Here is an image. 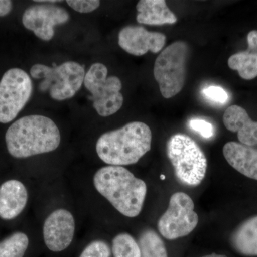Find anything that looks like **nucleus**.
<instances>
[{
	"label": "nucleus",
	"instance_id": "39448f33",
	"mask_svg": "<svg viewBox=\"0 0 257 257\" xmlns=\"http://www.w3.org/2000/svg\"><path fill=\"white\" fill-rule=\"evenodd\" d=\"M85 74L84 67L73 61L54 67L36 64L30 69L32 78L41 80L39 89L49 92L50 97L57 101L73 97L84 84Z\"/></svg>",
	"mask_w": 257,
	"mask_h": 257
},
{
	"label": "nucleus",
	"instance_id": "c756f323",
	"mask_svg": "<svg viewBox=\"0 0 257 257\" xmlns=\"http://www.w3.org/2000/svg\"><path fill=\"white\" fill-rule=\"evenodd\" d=\"M161 178H162V179H165V176H163V175L161 176Z\"/></svg>",
	"mask_w": 257,
	"mask_h": 257
},
{
	"label": "nucleus",
	"instance_id": "aec40b11",
	"mask_svg": "<svg viewBox=\"0 0 257 257\" xmlns=\"http://www.w3.org/2000/svg\"><path fill=\"white\" fill-rule=\"evenodd\" d=\"M28 246V236L15 232L0 242V257H23Z\"/></svg>",
	"mask_w": 257,
	"mask_h": 257
},
{
	"label": "nucleus",
	"instance_id": "dca6fc26",
	"mask_svg": "<svg viewBox=\"0 0 257 257\" xmlns=\"http://www.w3.org/2000/svg\"><path fill=\"white\" fill-rule=\"evenodd\" d=\"M229 242L236 253L257 256V214L241 221L230 234Z\"/></svg>",
	"mask_w": 257,
	"mask_h": 257
},
{
	"label": "nucleus",
	"instance_id": "2eb2a0df",
	"mask_svg": "<svg viewBox=\"0 0 257 257\" xmlns=\"http://www.w3.org/2000/svg\"><path fill=\"white\" fill-rule=\"evenodd\" d=\"M28 200L26 187L18 180H8L0 186V218L15 219L23 212Z\"/></svg>",
	"mask_w": 257,
	"mask_h": 257
},
{
	"label": "nucleus",
	"instance_id": "ddd939ff",
	"mask_svg": "<svg viewBox=\"0 0 257 257\" xmlns=\"http://www.w3.org/2000/svg\"><path fill=\"white\" fill-rule=\"evenodd\" d=\"M226 162L246 178L257 181V148L236 142H229L223 147Z\"/></svg>",
	"mask_w": 257,
	"mask_h": 257
},
{
	"label": "nucleus",
	"instance_id": "9d476101",
	"mask_svg": "<svg viewBox=\"0 0 257 257\" xmlns=\"http://www.w3.org/2000/svg\"><path fill=\"white\" fill-rule=\"evenodd\" d=\"M69 20L64 8L52 4H38L29 7L23 16L24 26L43 41H50L55 36V27Z\"/></svg>",
	"mask_w": 257,
	"mask_h": 257
},
{
	"label": "nucleus",
	"instance_id": "9b49d317",
	"mask_svg": "<svg viewBox=\"0 0 257 257\" xmlns=\"http://www.w3.org/2000/svg\"><path fill=\"white\" fill-rule=\"evenodd\" d=\"M75 222L72 214L66 209H57L45 221L44 241L47 248L54 252L64 251L73 240Z\"/></svg>",
	"mask_w": 257,
	"mask_h": 257
},
{
	"label": "nucleus",
	"instance_id": "bb28decb",
	"mask_svg": "<svg viewBox=\"0 0 257 257\" xmlns=\"http://www.w3.org/2000/svg\"><path fill=\"white\" fill-rule=\"evenodd\" d=\"M248 47L257 48V31L253 30L251 31L247 35Z\"/></svg>",
	"mask_w": 257,
	"mask_h": 257
},
{
	"label": "nucleus",
	"instance_id": "4be33fe9",
	"mask_svg": "<svg viewBox=\"0 0 257 257\" xmlns=\"http://www.w3.org/2000/svg\"><path fill=\"white\" fill-rule=\"evenodd\" d=\"M109 245L101 240H96L84 248L79 257H110Z\"/></svg>",
	"mask_w": 257,
	"mask_h": 257
},
{
	"label": "nucleus",
	"instance_id": "393cba45",
	"mask_svg": "<svg viewBox=\"0 0 257 257\" xmlns=\"http://www.w3.org/2000/svg\"><path fill=\"white\" fill-rule=\"evenodd\" d=\"M67 5L80 13H90L99 8L100 1L98 0H69Z\"/></svg>",
	"mask_w": 257,
	"mask_h": 257
},
{
	"label": "nucleus",
	"instance_id": "6ab92c4d",
	"mask_svg": "<svg viewBox=\"0 0 257 257\" xmlns=\"http://www.w3.org/2000/svg\"><path fill=\"white\" fill-rule=\"evenodd\" d=\"M138 244L142 257H168L164 241L153 230L144 231L140 235Z\"/></svg>",
	"mask_w": 257,
	"mask_h": 257
},
{
	"label": "nucleus",
	"instance_id": "7ed1b4c3",
	"mask_svg": "<svg viewBox=\"0 0 257 257\" xmlns=\"http://www.w3.org/2000/svg\"><path fill=\"white\" fill-rule=\"evenodd\" d=\"M152 135L150 126L142 121H133L122 127L101 135L96 151L107 165H134L151 150Z\"/></svg>",
	"mask_w": 257,
	"mask_h": 257
},
{
	"label": "nucleus",
	"instance_id": "f257e3e1",
	"mask_svg": "<svg viewBox=\"0 0 257 257\" xmlns=\"http://www.w3.org/2000/svg\"><path fill=\"white\" fill-rule=\"evenodd\" d=\"M5 142L10 155L28 158L55 151L60 146V130L50 118L30 115L15 121L8 128Z\"/></svg>",
	"mask_w": 257,
	"mask_h": 257
},
{
	"label": "nucleus",
	"instance_id": "412c9836",
	"mask_svg": "<svg viewBox=\"0 0 257 257\" xmlns=\"http://www.w3.org/2000/svg\"><path fill=\"white\" fill-rule=\"evenodd\" d=\"M114 257H142L139 244L131 235L121 233L112 240Z\"/></svg>",
	"mask_w": 257,
	"mask_h": 257
},
{
	"label": "nucleus",
	"instance_id": "f3484780",
	"mask_svg": "<svg viewBox=\"0 0 257 257\" xmlns=\"http://www.w3.org/2000/svg\"><path fill=\"white\" fill-rule=\"evenodd\" d=\"M137 20L143 25H172L177 22L176 15L171 11L165 0H140L137 5Z\"/></svg>",
	"mask_w": 257,
	"mask_h": 257
},
{
	"label": "nucleus",
	"instance_id": "6e6552de",
	"mask_svg": "<svg viewBox=\"0 0 257 257\" xmlns=\"http://www.w3.org/2000/svg\"><path fill=\"white\" fill-rule=\"evenodd\" d=\"M33 85L30 76L23 69L7 71L0 81V123L13 121L31 97Z\"/></svg>",
	"mask_w": 257,
	"mask_h": 257
},
{
	"label": "nucleus",
	"instance_id": "b1692460",
	"mask_svg": "<svg viewBox=\"0 0 257 257\" xmlns=\"http://www.w3.org/2000/svg\"><path fill=\"white\" fill-rule=\"evenodd\" d=\"M202 94L209 100L219 104H224L229 99L227 92L223 88L217 86H210L204 88L202 90Z\"/></svg>",
	"mask_w": 257,
	"mask_h": 257
},
{
	"label": "nucleus",
	"instance_id": "a878e982",
	"mask_svg": "<svg viewBox=\"0 0 257 257\" xmlns=\"http://www.w3.org/2000/svg\"><path fill=\"white\" fill-rule=\"evenodd\" d=\"M13 9V3L9 0H0V17L9 14Z\"/></svg>",
	"mask_w": 257,
	"mask_h": 257
},
{
	"label": "nucleus",
	"instance_id": "c85d7f7f",
	"mask_svg": "<svg viewBox=\"0 0 257 257\" xmlns=\"http://www.w3.org/2000/svg\"><path fill=\"white\" fill-rule=\"evenodd\" d=\"M202 257H227L226 255L217 254V253H211V254L206 255V256Z\"/></svg>",
	"mask_w": 257,
	"mask_h": 257
},
{
	"label": "nucleus",
	"instance_id": "cd10ccee",
	"mask_svg": "<svg viewBox=\"0 0 257 257\" xmlns=\"http://www.w3.org/2000/svg\"><path fill=\"white\" fill-rule=\"evenodd\" d=\"M35 3H61V1H56V0H37V1H35Z\"/></svg>",
	"mask_w": 257,
	"mask_h": 257
},
{
	"label": "nucleus",
	"instance_id": "4468645a",
	"mask_svg": "<svg viewBox=\"0 0 257 257\" xmlns=\"http://www.w3.org/2000/svg\"><path fill=\"white\" fill-rule=\"evenodd\" d=\"M223 121L228 130L237 133L240 143L250 147L257 146V121L251 119L243 107L229 106L225 111Z\"/></svg>",
	"mask_w": 257,
	"mask_h": 257
},
{
	"label": "nucleus",
	"instance_id": "5701e85b",
	"mask_svg": "<svg viewBox=\"0 0 257 257\" xmlns=\"http://www.w3.org/2000/svg\"><path fill=\"white\" fill-rule=\"evenodd\" d=\"M189 126L204 138L209 139L213 137L214 128L209 121L202 119H192L189 121Z\"/></svg>",
	"mask_w": 257,
	"mask_h": 257
},
{
	"label": "nucleus",
	"instance_id": "1a4fd4ad",
	"mask_svg": "<svg viewBox=\"0 0 257 257\" xmlns=\"http://www.w3.org/2000/svg\"><path fill=\"white\" fill-rule=\"evenodd\" d=\"M199 222L192 198L184 192H176L169 207L158 221V230L165 239L175 240L192 232Z\"/></svg>",
	"mask_w": 257,
	"mask_h": 257
},
{
	"label": "nucleus",
	"instance_id": "a211bd4d",
	"mask_svg": "<svg viewBox=\"0 0 257 257\" xmlns=\"http://www.w3.org/2000/svg\"><path fill=\"white\" fill-rule=\"evenodd\" d=\"M229 68L236 70L240 77L251 80L257 77V48L248 47L247 50L231 55L228 60Z\"/></svg>",
	"mask_w": 257,
	"mask_h": 257
},
{
	"label": "nucleus",
	"instance_id": "20e7f679",
	"mask_svg": "<svg viewBox=\"0 0 257 257\" xmlns=\"http://www.w3.org/2000/svg\"><path fill=\"white\" fill-rule=\"evenodd\" d=\"M167 153L179 182L191 187L201 184L207 173V160L194 140L176 134L167 142Z\"/></svg>",
	"mask_w": 257,
	"mask_h": 257
},
{
	"label": "nucleus",
	"instance_id": "0eeeda50",
	"mask_svg": "<svg viewBox=\"0 0 257 257\" xmlns=\"http://www.w3.org/2000/svg\"><path fill=\"white\" fill-rule=\"evenodd\" d=\"M107 74L104 64L94 63L86 73L84 81L86 89L92 94L93 107L103 117L117 112L124 102L121 80L116 76L108 77Z\"/></svg>",
	"mask_w": 257,
	"mask_h": 257
},
{
	"label": "nucleus",
	"instance_id": "423d86ee",
	"mask_svg": "<svg viewBox=\"0 0 257 257\" xmlns=\"http://www.w3.org/2000/svg\"><path fill=\"white\" fill-rule=\"evenodd\" d=\"M189 48L183 41L171 44L161 52L154 65V76L162 95L170 99L183 89L187 78Z\"/></svg>",
	"mask_w": 257,
	"mask_h": 257
},
{
	"label": "nucleus",
	"instance_id": "f03ea898",
	"mask_svg": "<svg viewBox=\"0 0 257 257\" xmlns=\"http://www.w3.org/2000/svg\"><path fill=\"white\" fill-rule=\"evenodd\" d=\"M97 192L106 198L119 212L127 217H136L143 209L147 184L120 166L108 165L94 176Z\"/></svg>",
	"mask_w": 257,
	"mask_h": 257
},
{
	"label": "nucleus",
	"instance_id": "f8f14e48",
	"mask_svg": "<svg viewBox=\"0 0 257 257\" xmlns=\"http://www.w3.org/2000/svg\"><path fill=\"white\" fill-rule=\"evenodd\" d=\"M166 36L160 32H150L143 26L125 27L118 35V43L125 52L135 56H143L149 51L158 53L165 46Z\"/></svg>",
	"mask_w": 257,
	"mask_h": 257
}]
</instances>
